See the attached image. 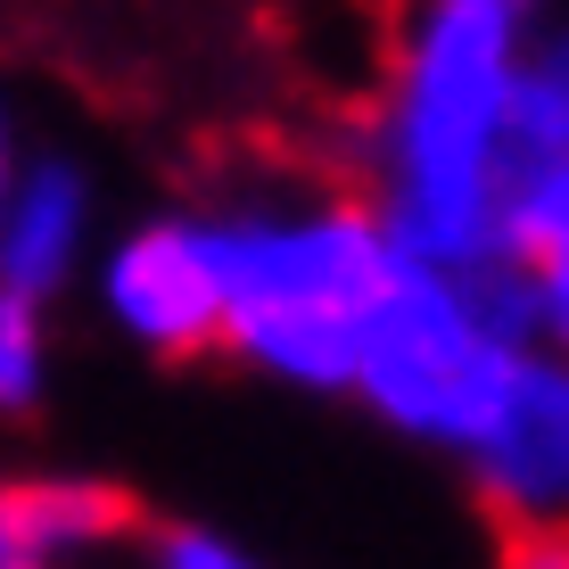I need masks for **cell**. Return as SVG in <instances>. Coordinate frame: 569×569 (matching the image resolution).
<instances>
[{"mask_svg": "<svg viewBox=\"0 0 569 569\" xmlns=\"http://www.w3.org/2000/svg\"><path fill=\"white\" fill-rule=\"evenodd\" d=\"M100 298L108 322L149 356H199V347H223L231 330L223 257L199 214H157V223L124 231L100 272Z\"/></svg>", "mask_w": 569, "mask_h": 569, "instance_id": "cell-5", "label": "cell"}, {"mask_svg": "<svg viewBox=\"0 0 569 569\" xmlns=\"http://www.w3.org/2000/svg\"><path fill=\"white\" fill-rule=\"evenodd\" d=\"M0 569H33V561H26V553H17V545H9V537H0Z\"/></svg>", "mask_w": 569, "mask_h": 569, "instance_id": "cell-13", "label": "cell"}, {"mask_svg": "<svg viewBox=\"0 0 569 569\" xmlns=\"http://www.w3.org/2000/svg\"><path fill=\"white\" fill-rule=\"evenodd\" d=\"M83 214H91V199H83V173L67 157L26 166L9 214H0V298L42 306L74 272V257H83Z\"/></svg>", "mask_w": 569, "mask_h": 569, "instance_id": "cell-6", "label": "cell"}, {"mask_svg": "<svg viewBox=\"0 0 569 569\" xmlns=\"http://www.w3.org/2000/svg\"><path fill=\"white\" fill-rule=\"evenodd\" d=\"M528 347H545V330H537V298L512 264L496 272L405 264V281L388 289V306L363 330L356 397L380 421H397L405 438L470 455Z\"/></svg>", "mask_w": 569, "mask_h": 569, "instance_id": "cell-3", "label": "cell"}, {"mask_svg": "<svg viewBox=\"0 0 569 569\" xmlns=\"http://www.w3.org/2000/svg\"><path fill=\"white\" fill-rule=\"evenodd\" d=\"M157 569H257V561H248L240 545L207 537V528H166V537H157Z\"/></svg>", "mask_w": 569, "mask_h": 569, "instance_id": "cell-10", "label": "cell"}, {"mask_svg": "<svg viewBox=\"0 0 569 569\" xmlns=\"http://www.w3.org/2000/svg\"><path fill=\"white\" fill-rule=\"evenodd\" d=\"M207 231L223 257L231 356H248L289 388H356L371 313L413 264L371 214V199L330 190L298 207H240L214 214Z\"/></svg>", "mask_w": 569, "mask_h": 569, "instance_id": "cell-2", "label": "cell"}, {"mask_svg": "<svg viewBox=\"0 0 569 569\" xmlns=\"http://www.w3.org/2000/svg\"><path fill=\"white\" fill-rule=\"evenodd\" d=\"M42 306L26 298H0V413H33L42 405Z\"/></svg>", "mask_w": 569, "mask_h": 569, "instance_id": "cell-9", "label": "cell"}, {"mask_svg": "<svg viewBox=\"0 0 569 569\" xmlns=\"http://www.w3.org/2000/svg\"><path fill=\"white\" fill-rule=\"evenodd\" d=\"M553 166H569V33L528 50V74H520V190Z\"/></svg>", "mask_w": 569, "mask_h": 569, "instance_id": "cell-8", "label": "cell"}, {"mask_svg": "<svg viewBox=\"0 0 569 569\" xmlns=\"http://www.w3.org/2000/svg\"><path fill=\"white\" fill-rule=\"evenodd\" d=\"M479 503L520 537H569V356L528 347L487 438L462 455Z\"/></svg>", "mask_w": 569, "mask_h": 569, "instance_id": "cell-4", "label": "cell"}, {"mask_svg": "<svg viewBox=\"0 0 569 569\" xmlns=\"http://www.w3.org/2000/svg\"><path fill=\"white\" fill-rule=\"evenodd\" d=\"M17 182H26V173H17V141H9V108H0V214H9V199H17Z\"/></svg>", "mask_w": 569, "mask_h": 569, "instance_id": "cell-12", "label": "cell"}, {"mask_svg": "<svg viewBox=\"0 0 569 569\" xmlns=\"http://www.w3.org/2000/svg\"><path fill=\"white\" fill-rule=\"evenodd\" d=\"M520 74L528 9L438 0L405 26L371 108V214L429 272H496L520 199Z\"/></svg>", "mask_w": 569, "mask_h": 569, "instance_id": "cell-1", "label": "cell"}, {"mask_svg": "<svg viewBox=\"0 0 569 569\" xmlns=\"http://www.w3.org/2000/svg\"><path fill=\"white\" fill-rule=\"evenodd\" d=\"M132 528H141V503L108 479H17V487H0V537L33 569H50L67 553H100V545L132 537Z\"/></svg>", "mask_w": 569, "mask_h": 569, "instance_id": "cell-7", "label": "cell"}, {"mask_svg": "<svg viewBox=\"0 0 569 569\" xmlns=\"http://www.w3.org/2000/svg\"><path fill=\"white\" fill-rule=\"evenodd\" d=\"M503 569H569V537H520Z\"/></svg>", "mask_w": 569, "mask_h": 569, "instance_id": "cell-11", "label": "cell"}]
</instances>
